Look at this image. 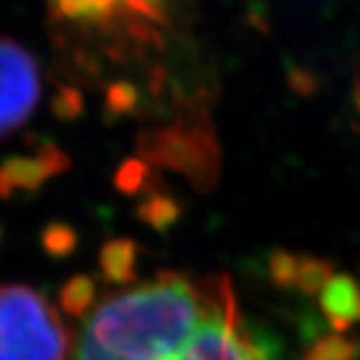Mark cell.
Instances as JSON below:
<instances>
[{
	"label": "cell",
	"mask_w": 360,
	"mask_h": 360,
	"mask_svg": "<svg viewBox=\"0 0 360 360\" xmlns=\"http://www.w3.org/2000/svg\"><path fill=\"white\" fill-rule=\"evenodd\" d=\"M74 360H263L226 278L163 274L91 308Z\"/></svg>",
	"instance_id": "obj_1"
},
{
	"label": "cell",
	"mask_w": 360,
	"mask_h": 360,
	"mask_svg": "<svg viewBox=\"0 0 360 360\" xmlns=\"http://www.w3.org/2000/svg\"><path fill=\"white\" fill-rule=\"evenodd\" d=\"M70 332L41 293L0 285V360H70Z\"/></svg>",
	"instance_id": "obj_2"
},
{
	"label": "cell",
	"mask_w": 360,
	"mask_h": 360,
	"mask_svg": "<svg viewBox=\"0 0 360 360\" xmlns=\"http://www.w3.org/2000/svg\"><path fill=\"white\" fill-rule=\"evenodd\" d=\"M139 150L148 161L180 172L195 187L209 189L217 178L219 152L209 124H172L146 133Z\"/></svg>",
	"instance_id": "obj_3"
},
{
	"label": "cell",
	"mask_w": 360,
	"mask_h": 360,
	"mask_svg": "<svg viewBox=\"0 0 360 360\" xmlns=\"http://www.w3.org/2000/svg\"><path fill=\"white\" fill-rule=\"evenodd\" d=\"M41 94L39 65L27 48L0 37V137L13 133L35 111Z\"/></svg>",
	"instance_id": "obj_4"
},
{
	"label": "cell",
	"mask_w": 360,
	"mask_h": 360,
	"mask_svg": "<svg viewBox=\"0 0 360 360\" xmlns=\"http://www.w3.org/2000/svg\"><path fill=\"white\" fill-rule=\"evenodd\" d=\"M68 167L70 157L53 143H44L33 157H9L0 163V198L11 200L22 193H35Z\"/></svg>",
	"instance_id": "obj_5"
},
{
	"label": "cell",
	"mask_w": 360,
	"mask_h": 360,
	"mask_svg": "<svg viewBox=\"0 0 360 360\" xmlns=\"http://www.w3.org/2000/svg\"><path fill=\"white\" fill-rule=\"evenodd\" d=\"M50 3L63 18L83 22L109 20L120 9L139 13L152 22H161L165 11L163 0H50Z\"/></svg>",
	"instance_id": "obj_6"
},
{
	"label": "cell",
	"mask_w": 360,
	"mask_h": 360,
	"mask_svg": "<svg viewBox=\"0 0 360 360\" xmlns=\"http://www.w3.org/2000/svg\"><path fill=\"white\" fill-rule=\"evenodd\" d=\"M321 308L337 330H345L358 319L360 289L358 282L347 274H334L321 289Z\"/></svg>",
	"instance_id": "obj_7"
},
{
	"label": "cell",
	"mask_w": 360,
	"mask_h": 360,
	"mask_svg": "<svg viewBox=\"0 0 360 360\" xmlns=\"http://www.w3.org/2000/svg\"><path fill=\"white\" fill-rule=\"evenodd\" d=\"M137 243L131 239H111L100 250V271L109 282L126 285L137 278Z\"/></svg>",
	"instance_id": "obj_8"
},
{
	"label": "cell",
	"mask_w": 360,
	"mask_h": 360,
	"mask_svg": "<svg viewBox=\"0 0 360 360\" xmlns=\"http://www.w3.org/2000/svg\"><path fill=\"white\" fill-rule=\"evenodd\" d=\"M96 300V285L89 276H74L61 289L59 302L65 313L74 317H83L94 308Z\"/></svg>",
	"instance_id": "obj_9"
},
{
	"label": "cell",
	"mask_w": 360,
	"mask_h": 360,
	"mask_svg": "<svg viewBox=\"0 0 360 360\" xmlns=\"http://www.w3.org/2000/svg\"><path fill=\"white\" fill-rule=\"evenodd\" d=\"M139 217L154 230H167L178 221L180 207L174 198L154 193L139 204Z\"/></svg>",
	"instance_id": "obj_10"
},
{
	"label": "cell",
	"mask_w": 360,
	"mask_h": 360,
	"mask_svg": "<svg viewBox=\"0 0 360 360\" xmlns=\"http://www.w3.org/2000/svg\"><path fill=\"white\" fill-rule=\"evenodd\" d=\"M332 276V265L328 261L315 259V256H300L295 287H300L308 295H315L326 287V282Z\"/></svg>",
	"instance_id": "obj_11"
},
{
	"label": "cell",
	"mask_w": 360,
	"mask_h": 360,
	"mask_svg": "<svg viewBox=\"0 0 360 360\" xmlns=\"http://www.w3.org/2000/svg\"><path fill=\"white\" fill-rule=\"evenodd\" d=\"M76 230L68 224H48L41 233V248L53 259H65L76 250Z\"/></svg>",
	"instance_id": "obj_12"
},
{
	"label": "cell",
	"mask_w": 360,
	"mask_h": 360,
	"mask_svg": "<svg viewBox=\"0 0 360 360\" xmlns=\"http://www.w3.org/2000/svg\"><path fill=\"white\" fill-rule=\"evenodd\" d=\"M297 261L300 256H293L291 252L285 250H276L269 254L267 267L269 276L278 287H295V278H297Z\"/></svg>",
	"instance_id": "obj_13"
},
{
	"label": "cell",
	"mask_w": 360,
	"mask_h": 360,
	"mask_svg": "<svg viewBox=\"0 0 360 360\" xmlns=\"http://www.w3.org/2000/svg\"><path fill=\"white\" fill-rule=\"evenodd\" d=\"M117 187L126 193H135L146 183V163L143 161H126L117 172Z\"/></svg>",
	"instance_id": "obj_14"
},
{
	"label": "cell",
	"mask_w": 360,
	"mask_h": 360,
	"mask_svg": "<svg viewBox=\"0 0 360 360\" xmlns=\"http://www.w3.org/2000/svg\"><path fill=\"white\" fill-rule=\"evenodd\" d=\"M352 356H354V343L332 337L321 341L319 347L308 356V360H352Z\"/></svg>",
	"instance_id": "obj_15"
},
{
	"label": "cell",
	"mask_w": 360,
	"mask_h": 360,
	"mask_svg": "<svg viewBox=\"0 0 360 360\" xmlns=\"http://www.w3.org/2000/svg\"><path fill=\"white\" fill-rule=\"evenodd\" d=\"M53 107H55V115L61 120H74L76 115H81L83 111V98L76 89L63 87L55 100H53Z\"/></svg>",
	"instance_id": "obj_16"
},
{
	"label": "cell",
	"mask_w": 360,
	"mask_h": 360,
	"mask_svg": "<svg viewBox=\"0 0 360 360\" xmlns=\"http://www.w3.org/2000/svg\"><path fill=\"white\" fill-rule=\"evenodd\" d=\"M137 102V91L126 85V83H117L109 89L107 94V107L111 109V113L120 115V113H128Z\"/></svg>",
	"instance_id": "obj_17"
},
{
	"label": "cell",
	"mask_w": 360,
	"mask_h": 360,
	"mask_svg": "<svg viewBox=\"0 0 360 360\" xmlns=\"http://www.w3.org/2000/svg\"><path fill=\"white\" fill-rule=\"evenodd\" d=\"M356 102H358V111H360V91H358V96H356Z\"/></svg>",
	"instance_id": "obj_18"
},
{
	"label": "cell",
	"mask_w": 360,
	"mask_h": 360,
	"mask_svg": "<svg viewBox=\"0 0 360 360\" xmlns=\"http://www.w3.org/2000/svg\"><path fill=\"white\" fill-rule=\"evenodd\" d=\"M0 237H3V228H0Z\"/></svg>",
	"instance_id": "obj_19"
},
{
	"label": "cell",
	"mask_w": 360,
	"mask_h": 360,
	"mask_svg": "<svg viewBox=\"0 0 360 360\" xmlns=\"http://www.w3.org/2000/svg\"><path fill=\"white\" fill-rule=\"evenodd\" d=\"M358 317H360V308H358Z\"/></svg>",
	"instance_id": "obj_20"
}]
</instances>
